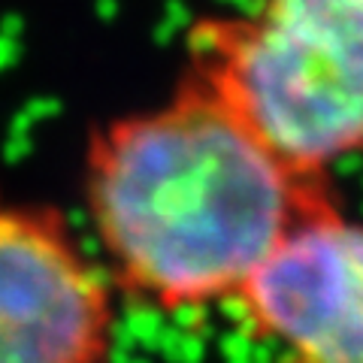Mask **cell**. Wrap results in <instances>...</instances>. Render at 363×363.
Returning <instances> with one entry per match:
<instances>
[{"mask_svg": "<svg viewBox=\"0 0 363 363\" xmlns=\"http://www.w3.org/2000/svg\"><path fill=\"white\" fill-rule=\"evenodd\" d=\"M112 330L109 276L64 215L0 194V363H106Z\"/></svg>", "mask_w": 363, "mask_h": 363, "instance_id": "3", "label": "cell"}, {"mask_svg": "<svg viewBox=\"0 0 363 363\" xmlns=\"http://www.w3.org/2000/svg\"><path fill=\"white\" fill-rule=\"evenodd\" d=\"M82 191L116 285L167 312L227 303L324 197L194 79L97 128Z\"/></svg>", "mask_w": 363, "mask_h": 363, "instance_id": "1", "label": "cell"}, {"mask_svg": "<svg viewBox=\"0 0 363 363\" xmlns=\"http://www.w3.org/2000/svg\"><path fill=\"white\" fill-rule=\"evenodd\" d=\"M291 363H297V360H291Z\"/></svg>", "mask_w": 363, "mask_h": 363, "instance_id": "5", "label": "cell"}, {"mask_svg": "<svg viewBox=\"0 0 363 363\" xmlns=\"http://www.w3.org/2000/svg\"><path fill=\"white\" fill-rule=\"evenodd\" d=\"M227 303L297 363H363V221L318 197Z\"/></svg>", "mask_w": 363, "mask_h": 363, "instance_id": "4", "label": "cell"}, {"mask_svg": "<svg viewBox=\"0 0 363 363\" xmlns=\"http://www.w3.org/2000/svg\"><path fill=\"white\" fill-rule=\"evenodd\" d=\"M191 79L297 176L363 155V0H252L203 21Z\"/></svg>", "mask_w": 363, "mask_h": 363, "instance_id": "2", "label": "cell"}]
</instances>
